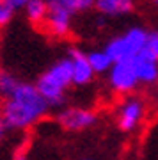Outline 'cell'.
<instances>
[{
	"instance_id": "obj_4",
	"label": "cell",
	"mask_w": 158,
	"mask_h": 160,
	"mask_svg": "<svg viewBox=\"0 0 158 160\" xmlns=\"http://www.w3.org/2000/svg\"><path fill=\"white\" fill-rule=\"evenodd\" d=\"M147 116V103L146 100L139 94H130L124 96L121 103L116 109V121H117L119 130L124 133L139 130V126L144 123Z\"/></svg>"
},
{
	"instance_id": "obj_3",
	"label": "cell",
	"mask_w": 158,
	"mask_h": 160,
	"mask_svg": "<svg viewBox=\"0 0 158 160\" xmlns=\"http://www.w3.org/2000/svg\"><path fill=\"white\" fill-rule=\"evenodd\" d=\"M149 41V30L144 27H130L124 34H119L108 41L103 50L108 53V57L114 62L119 61H131L135 59L142 50L147 48Z\"/></svg>"
},
{
	"instance_id": "obj_18",
	"label": "cell",
	"mask_w": 158,
	"mask_h": 160,
	"mask_svg": "<svg viewBox=\"0 0 158 160\" xmlns=\"http://www.w3.org/2000/svg\"><path fill=\"white\" fill-rule=\"evenodd\" d=\"M12 160H28V155L23 149H18L16 153H14V157H12Z\"/></svg>"
},
{
	"instance_id": "obj_5",
	"label": "cell",
	"mask_w": 158,
	"mask_h": 160,
	"mask_svg": "<svg viewBox=\"0 0 158 160\" xmlns=\"http://www.w3.org/2000/svg\"><path fill=\"white\" fill-rule=\"evenodd\" d=\"M107 82H108V87H110L116 94L130 96L131 92L139 87V78H137L133 59H131V61H119V62H114L110 71L107 73Z\"/></svg>"
},
{
	"instance_id": "obj_22",
	"label": "cell",
	"mask_w": 158,
	"mask_h": 160,
	"mask_svg": "<svg viewBox=\"0 0 158 160\" xmlns=\"http://www.w3.org/2000/svg\"><path fill=\"white\" fill-rule=\"evenodd\" d=\"M156 110H158V100H156Z\"/></svg>"
},
{
	"instance_id": "obj_8",
	"label": "cell",
	"mask_w": 158,
	"mask_h": 160,
	"mask_svg": "<svg viewBox=\"0 0 158 160\" xmlns=\"http://www.w3.org/2000/svg\"><path fill=\"white\" fill-rule=\"evenodd\" d=\"M68 59L71 62V77H73V86L77 87H84L89 86L91 82L94 80L96 73L92 71L87 59V53L78 48H71L68 53Z\"/></svg>"
},
{
	"instance_id": "obj_2",
	"label": "cell",
	"mask_w": 158,
	"mask_h": 160,
	"mask_svg": "<svg viewBox=\"0 0 158 160\" xmlns=\"http://www.w3.org/2000/svg\"><path fill=\"white\" fill-rule=\"evenodd\" d=\"M71 86H73V77H71V62L68 57L55 61L50 68L39 75V78L36 82L37 91L48 102L52 109L64 105L66 92Z\"/></svg>"
},
{
	"instance_id": "obj_14",
	"label": "cell",
	"mask_w": 158,
	"mask_h": 160,
	"mask_svg": "<svg viewBox=\"0 0 158 160\" xmlns=\"http://www.w3.org/2000/svg\"><path fill=\"white\" fill-rule=\"evenodd\" d=\"M20 82L22 80L18 78L14 73L6 71V69H0V98L4 100V98L11 96L12 92L18 89Z\"/></svg>"
},
{
	"instance_id": "obj_17",
	"label": "cell",
	"mask_w": 158,
	"mask_h": 160,
	"mask_svg": "<svg viewBox=\"0 0 158 160\" xmlns=\"http://www.w3.org/2000/svg\"><path fill=\"white\" fill-rule=\"evenodd\" d=\"M4 2H7V4H9V6H11L14 11H20V9L23 11L30 0H4Z\"/></svg>"
},
{
	"instance_id": "obj_19",
	"label": "cell",
	"mask_w": 158,
	"mask_h": 160,
	"mask_svg": "<svg viewBox=\"0 0 158 160\" xmlns=\"http://www.w3.org/2000/svg\"><path fill=\"white\" fill-rule=\"evenodd\" d=\"M6 126H4V123H2V121H0V142H2V139L6 137Z\"/></svg>"
},
{
	"instance_id": "obj_1",
	"label": "cell",
	"mask_w": 158,
	"mask_h": 160,
	"mask_svg": "<svg viewBox=\"0 0 158 160\" xmlns=\"http://www.w3.org/2000/svg\"><path fill=\"white\" fill-rule=\"evenodd\" d=\"M50 109L52 107L41 96L36 84L20 82L16 91L0 102V121L6 130L25 132L41 123Z\"/></svg>"
},
{
	"instance_id": "obj_12",
	"label": "cell",
	"mask_w": 158,
	"mask_h": 160,
	"mask_svg": "<svg viewBox=\"0 0 158 160\" xmlns=\"http://www.w3.org/2000/svg\"><path fill=\"white\" fill-rule=\"evenodd\" d=\"M48 2V7H59V9H64L68 11L69 14H78V12H85L92 9L96 0H46Z\"/></svg>"
},
{
	"instance_id": "obj_16",
	"label": "cell",
	"mask_w": 158,
	"mask_h": 160,
	"mask_svg": "<svg viewBox=\"0 0 158 160\" xmlns=\"http://www.w3.org/2000/svg\"><path fill=\"white\" fill-rule=\"evenodd\" d=\"M147 50L158 59V30L149 32V41H147Z\"/></svg>"
},
{
	"instance_id": "obj_15",
	"label": "cell",
	"mask_w": 158,
	"mask_h": 160,
	"mask_svg": "<svg viewBox=\"0 0 158 160\" xmlns=\"http://www.w3.org/2000/svg\"><path fill=\"white\" fill-rule=\"evenodd\" d=\"M14 9H12L7 2L4 0H0V29H6L7 25L12 22V18H14Z\"/></svg>"
},
{
	"instance_id": "obj_13",
	"label": "cell",
	"mask_w": 158,
	"mask_h": 160,
	"mask_svg": "<svg viewBox=\"0 0 158 160\" xmlns=\"http://www.w3.org/2000/svg\"><path fill=\"white\" fill-rule=\"evenodd\" d=\"M87 59H89V64L92 71L96 75H103V73H108L110 68H112L114 61L108 57V53L105 50H92L87 53Z\"/></svg>"
},
{
	"instance_id": "obj_21",
	"label": "cell",
	"mask_w": 158,
	"mask_h": 160,
	"mask_svg": "<svg viewBox=\"0 0 158 160\" xmlns=\"http://www.w3.org/2000/svg\"><path fill=\"white\" fill-rule=\"evenodd\" d=\"M82 160H92V158H82Z\"/></svg>"
},
{
	"instance_id": "obj_9",
	"label": "cell",
	"mask_w": 158,
	"mask_h": 160,
	"mask_svg": "<svg viewBox=\"0 0 158 160\" xmlns=\"http://www.w3.org/2000/svg\"><path fill=\"white\" fill-rule=\"evenodd\" d=\"M133 64H135L139 84L153 86V84L158 82V59L155 57L147 48L142 50L141 53L133 59Z\"/></svg>"
},
{
	"instance_id": "obj_10",
	"label": "cell",
	"mask_w": 158,
	"mask_h": 160,
	"mask_svg": "<svg viewBox=\"0 0 158 160\" xmlns=\"http://www.w3.org/2000/svg\"><path fill=\"white\" fill-rule=\"evenodd\" d=\"M94 7L105 18H119L135 9V0H96Z\"/></svg>"
},
{
	"instance_id": "obj_20",
	"label": "cell",
	"mask_w": 158,
	"mask_h": 160,
	"mask_svg": "<svg viewBox=\"0 0 158 160\" xmlns=\"http://www.w3.org/2000/svg\"><path fill=\"white\" fill-rule=\"evenodd\" d=\"M149 2H151V4H153V7H155V9L158 11V0H149Z\"/></svg>"
},
{
	"instance_id": "obj_7",
	"label": "cell",
	"mask_w": 158,
	"mask_h": 160,
	"mask_svg": "<svg viewBox=\"0 0 158 160\" xmlns=\"http://www.w3.org/2000/svg\"><path fill=\"white\" fill-rule=\"evenodd\" d=\"M46 34H50L55 39H64L71 34L73 29V14H69L59 7H48V16L43 25Z\"/></svg>"
},
{
	"instance_id": "obj_6",
	"label": "cell",
	"mask_w": 158,
	"mask_h": 160,
	"mask_svg": "<svg viewBox=\"0 0 158 160\" xmlns=\"http://www.w3.org/2000/svg\"><path fill=\"white\" fill-rule=\"evenodd\" d=\"M57 125L66 132H84L98 123V112L87 107H64L55 116Z\"/></svg>"
},
{
	"instance_id": "obj_11",
	"label": "cell",
	"mask_w": 158,
	"mask_h": 160,
	"mask_svg": "<svg viewBox=\"0 0 158 160\" xmlns=\"http://www.w3.org/2000/svg\"><path fill=\"white\" fill-rule=\"evenodd\" d=\"M27 20L36 27H43L48 16V2L46 0H30L23 9Z\"/></svg>"
}]
</instances>
